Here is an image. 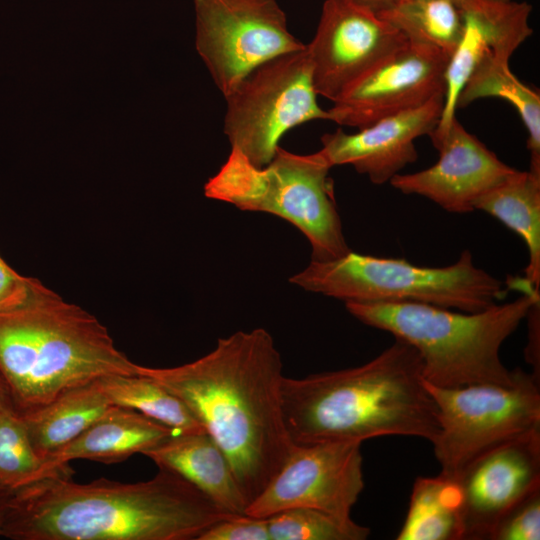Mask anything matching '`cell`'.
I'll list each match as a JSON object with an SVG mask.
<instances>
[{
    "label": "cell",
    "instance_id": "6da1fadb",
    "mask_svg": "<svg viewBox=\"0 0 540 540\" xmlns=\"http://www.w3.org/2000/svg\"><path fill=\"white\" fill-rule=\"evenodd\" d=\"M138 373L187 405L226 454L247 506L288 459L294 445L282 410V359L266 329L219 338L211 352L180 366L138 365Z\"/></svg>",
    "mask_w": 540,
    "mask_h": 540
},
{
    "label": "cell",
    "instance_id": "7a4b0ae2",
    "mask_svg": "<svg viewBox=\"0 0 540 540\" xmlns=\"http://www.w3.org/2000/svg\"><path fill=\"white\" fill-rule=\"evenodd\" d=\"M230 514L181 476L165 470L150 480L71 475L43 477L14 492L1 536L13 540H197Z\"/></svg>",
    "mask_w": 540,
    "mask_h": 540
},
{
    "label": "cell",
    "instance_id": "3957f363",
    "mask_svg": "<svg viewBox=\"0 0 540 540\" xmlns=\"http://www.w3.org/2000/svg\"><path fill=\"white\" fill-rule=\"evenodd\" d=\"M284 422L293 445L363 442L400 435L430 442L439 431L435 401L414 347L394 338L369 362L352 368L285 377Z\"/></svg>",
    "mask_w": 540,
    "mask_h": 540
},
{
    "label": "cell",
    "instance_id": "277c9868",
    "mask_svg": "<svg viewBox=\"0 0 540 540\" xmlns=\"http://www.w3.org/2000/svg\"><path fill=\"white\" fill-rule=\"evenodd\" d=\"M136 374L95 316L44 285L0 309V379L20 416L99 378Z\"/></svg>",
    "mask_w": 540,
    "mask_h": 540
},
{
    "label": "cell",
    "instance_id": "5b68a950",
    "mask_svg": "<svg viewBox=\"0 0 540 540\" xmlns=\"http://www.w3.org/2000/svg\"><path fill=\"white\" fill-rule=\"evenodd\" d=\"M511 302L477 312L422 303H345L363 324L386 331L416 349L426 382L442 388L511 384L515 369L500 357L504 341L540 303L539 291L524 289Z\"/></svg>",
    "mask_w": 540,
    "mask_h": 540
},
{
    "label": "cell",
    "instance_id": "8992f818",
    "mask_svg": "<svg viewBox=\"0 0 540 540\" xmlns=\"http://www.w3.org/2000/svg\"><path fill=\"white\" fill-rule=\"evenodd\" d=\"M331 168L320 150L297 154L279 146L267 165L256 167L231 148L204 193L243 211L286 220L307 238L312 261H329L351 250L337 210Z\"/></svg>",
    "mask_w": 540,
    "mask_h": 540
},
{
    "label": "cell",
    "instance_id": "52a82bcc",
    "mask_svg": "<svg viewBox=\"0 0 540 540\" xmlns=\"http://www.w3.org/2000/svg\"><path fill=\"white\" fill-rule=\"evenodd\" d=\"M289 281L345 303H422L477 312L502 300V281L477 267L470 251L444 267L414 265L352 250L329 261H312Z\"/></svg>",
    "mask_w": 540,
    "mask_h": 540
},
{
    "label": "cell",
    "instance_id": "ba28073f",
    "mask_svg": "<svg viewBox=\"0 0 540 540\" xmlns=\"http://www.w3.org/2000/svg\"><path fill=\"white\" fill-rule=\"evenodd\" d=\"M425 385L437 406L439 431L431 443L445 478L455 480L483 453L540 430V381L522 369L508 385Z\"/></svg>",
    "mask_w": 540,
    "mask_h": 540
},
{
    "label": "cell",
    "instance_id": "9c48e42d",
    "mask_svg": "<svg viewBox=\"0 0 540 540\" xmlns=\"http://www.w3.org/2000/svg\"><path fill=\"white\" fill-rule=\"evenodd\" d=\"M223 131L254 166L274 157L282 136L312 120H329L317 102L306 47L258 65L225 96Z\"/></svg>",
    "mask_w": 540,
    "mask_h": 540
},
{
    "label": "cell",
    "instance_id": "30bf717a",
    "mask_svg": "<svg viewBox=\"0 0 540 540\" xmlns=\"http://www.w3.org/2000/svg\"><path fill=\"white\" fill-rule=\"evenodd\" d=\"M196 49L225 97L255 67L306 44L276 0H194Z\"/></svg>",
    "mask_w": 540,
    "mask_h": 540
},
{
    "label": "cell",
    "instance_id": "8fae6325",
    "mask_svg": "<svg viewBox=\"0 0 540 540\" xmlns=\"http://www.w3.org/2000/svg\"><path fill=\"white\" fill-rule=\"evenodd\" d=\"M361 444L294 445L282 468L247 506L245 514L267 518L282 510L306 507L350 519L364 488Z\"/></svg>",
    "mask_w": 540,
    "mask_h": 540
},
{
    "label": "cell",
    "instance_id": "7c38bea8",
    "mask_svg": "<svg viewBox=\"0 0 540 540\" xmlns=\"http://www.w3.org/2000/svg\"><path fill=\"white\" fill-rule=\"evenodd\" d=\"M449 59L434 47L407 41L358 76L332 101L329 121L361 129L445 94Z\"/></svg>",
    "mask_w": 540,
    "mask_h": 540
},
{
    "label": "cell",
    "instance_id": "4fadbf2b",
    "mask_svg": "<svg viewBox=\"0 0 540 540\" xmlns=\"http://www.w3.org/2000/svg\"><path fill=\"white\" fill-rule=\"evenodd\" d=\"M407 38L378 12L354 0H326L307 50L317 95L333 101L352 81Z\"/></svg>",
    "mask_w": 540,
    "mask_h": 540
},
{
    "label": "cell",
    "instance_id": "5bb4252c",
    "mask_svg": "<svg viewBox=\"0 0 540 540\" xmlns=\"http://www.w3.org/2000/svg\"><path fill=\"white\" fill-rule=\"evenodd\" d=\"M455 481L460 493L462 540H488L503 514L540 487V430L483 453Z\"/></svg>",
    "mask_w": 540,
    "mask_h": 540
},
{
    "label": "cell",
    "instance_id": "9a60e30c",
    "mask_svg": "<svg viewBox=\"0 0 540 540\" xmlns=\"http://www.w3.org/2000/svg\"><path fill=\"white\" fill-rule=\"evenodd\" d=\"M433 146L438 161L424 170L397 174L389 183L407 195H419L445 211L466 214L486 191L515 172L457 120Z\"/></svg>",
    "mask_w": 540,
    "mask_h": 540
},
{
    "label": "cell",
    "instance_id": "2e32d148",
    "mask_svg": "<svg viewBox=\"0 0 540 540\" xmlns=\"http://www.w3.org/2000/svg\"><path fill=\"white\" fill-rule=\"evenodd\" d=\"M444 94L425 104L382 118L358 132L337 129L321 137V153L333 166L351 165L376 185L389 182L418 158L415 140L429 135L437 126Z\"/></svg>",
    "mask_w": 540,
    "mask_h": 540
},
{
    "label": "cell",
    "instance_id": "e0dca14e",
    "mask_svg": "<svg viewBox=\"0 0 540 540\" xmlns=\"http://www.w3.org/2000/svg\"><path fill=\"white\" fill-rule=\"evenodd\" d=\"M461 39L450 56L445 72L441 117L428 135L439 140L456 118L458 96L476 66L492 56L510 58L532 34L531 5L511 0H464Z\"/></svg>",
    "mask_w": 540,
    "mask_h": 540
},
{
    "label": "cell",
    "instance_id": "ac0fdd59",
    "mask_svg": "<svg viewBox=\"0 0 540 540\" xmlns=\"http://www.w3.org/2000/svg\"><path fill=\"white\" fill-rule=\"evenodd\" d=\"M175 433L136 410L113 406L73 441L43 460V477L72 475L69 463L75 459L120 462L135 453L142 454Z\"/></svg>",
    "mask_w": 540,
    "mask_h": 540
},
{
    "label": "cell",
    "instance_id": "d6986e66",
    "mask_svg": "<svg viewBox=\"0 0 540 540\" xmlns=\"http://www.w3.org/2000/svg\"><path fill=\"white\" fill-rule=\"evenodd\" d=\"M142 454L159 469L181 476L224 511L245 514L247 502L232 466L206 431L175 433Z\"/></svg>",
    "mask_w": 540,
    "mask_h": 540
},
{
    "label": "cell",
    "instance_id": "ffe728a7",
    "mask_svg": "<svg viewBox=\"0 0 540 540\" xmlns=\"http://www.w3.org/2000/svg\"><path fill=\"white\" fill-rule=\"evenodd\" d=\"M113 406L96 380L69 389L21 417L36 454L44 460L73 441Z\"/></svg>",
    "mask_w": 540,
    "mask_h": 540
},
{
    "label": "cell",
    "instance_id": "44dd1931",
    "mask_svg": "<svg viewBox=\"0 0 540 540\" xmlns=\"http://www.w3.org/2000/svg\"><path fill=\"white\" fill-rule=\"evenodd\" d=\"M481 210L517 233L528 250L523 281L533 290L540 286V176L515 170L474 202Z\"/></svg>",
    "mask_w": 540,
    "mask_h": 540
},
{
    "label": "cell",
    "instance_id": "7402d4cb",
    "mask_svg": "<svg viewBox=\"0 0 540 540\" xmlns=\"http://www.w3.org/2000/svg\"><path fill=\"white\" fill-rule=\"evenodd\" d=\"M509 59L492 56L482 60L464 84L457 109L486 97L509 102L517 110L528 133L529 171L540 176V95L512 73Z\"/></svg>",
    "mask_w": 540,
    "mask_h": 540
},
{
    "label": "cell",
    "instance_id": "603a6c76",
    "mask_svg": "<svg viewBox=\"0 0 540 540\" xmlns=\"http://www.w3.org/2000/svg\"><path fill=\"white\" fill-rule=\"evenodd\" d=\"M397 540H462L460 493L455 480L416 478Z\"/></svg>",
    "mask_w": 540,
    "mask_h": 540
},
{
    "label": "cell",
    "instance_id": "cb8c5ba5",
    "mask_svg": "<svg viewBox=\"0 0 540 540\" xmlns=\"http://www.w3.org/2000/svg\"><path fill=\"white\" fill-rule=\"evenodd\" d=\"M458 0H396L378 14L410 42L451 56L462 35L463 10Z\"/></svg>",
    "mask_w": 540,
    "mask_h": 540
},
{
    "label": "cell",
    "instance_id": "d4e9b609",
    "mask_svg": "<svg viewBox=\"0 0 540 540\" xmlns=\"http://www.w3.org/2000/svg\"><path fill=\"white\" fill-rule=\"evenodd\" d=\"M98 382L114 406L136 410L177 433L205 431L187 405L150 376L112 375Z\"/></svg>",
    "mask_w": 540,
    "mask_h": 540
},
{
    "label": "cell",
    "instance_id": "484cf974",
    "mask_svg": "<svg viewBox=\"0 0 540 540\" xmlns=\"http://www.w3.org/2000/svg\"><path fill=\"white\" fill-rule=\"evenodd\" d=\"M270 540H364L370 529L350 519L306 507L267 517Z\"/></svg>",
    "mask_w": 540,
    "mask_h": 540
},
{
    "label": "cell",
    "instance_id": "4316f807",
    "mask_svg": "<svg viewBox=\"0 0 540 540\" xmlns=\"http://www.w3.org/2000/svg\"><path fill=\"white\" fill-rule=\"evenodd\" d=\"M43 477L23 418L12 408L0 410V489L15 492Z\"/></svg>",
    "mask_w": 540,
    "mask_h": 540
},
{
    "label": "cell",
    "instance_id": "83f0119b",
    "mask_svg": "<svg viewBox=\"0 0 540 540\" xmlns=\"http://www.w3.org/2000/svg\"><path fill=\"white\" fill-rule=\"evenodd\" d=\"M540 539V487L514 504L493 527L488 540Z\"/></svg>",
    "mask_w": 540,
    "mask_h": 540
},
{
    "label": "cell",
    "instance_id": "f1b7e54d",
    "mask_svg": "<svg viewBox=\"0 0 540 540\" xmlns=\"http://www.w3.org/2000/svg\"><path fill=\"white\" fill-rule=\"evenodd\" d=\"M197 540H270L267 518L233 515L212 524Z\"/></svg>",
    "mask_w": 540,
    "mask_h": 540
},
{
    "label": "cell",
    "instance_id": "f546056e",
    "mask_svg": "<svg viewBox=\"0 0 540 540\" xmlns=\"http://www.w3.org/2000/svg\"><path fill=\"white\" fill-rule=\"evenodd\" d=\"M42 285L35 278L17 273L0 256V309L23 303Z\"/></svg>",
    "mask_w": 540,
    "mask_h": 540
},
{
    "label": "cell",
    "instance_id": "4dcf8cb0",
    "mask_svg": "<svg viewBox=\"0 0 540 540\" xmlns=\"http://www.w3.org/2000/svg\"><path fill=\"white\" fill-rule=\"evenodd\" d=\"M14 492L0 489V536L2 533V526L7 509L8 502Z\"/></svg>",
    "mask_w": 540,
    "mask_h": 540
},
{
    "label": "cell",
    "instance_id": "1f68e13d",
    "mask_svg": "<svg viewBox=\"0 0 540 540\" xmlns=\"http://www.w3.org/2000/svg\"><path fill=\"white\" fill-rule=\"evenodd\" d=\"M358 3H361V4H364V5H367L373 9H375L376 11H379L381 9H384L388 6H390L391 4H393L396 0H354Z\"/></svg>",
    "mask_w": 540,
    "mask_h": 540
},
{
    "label": "cell",
    "instance_id": "d6a6232c",
    "mask_svg": "<svg viewBox=\"0 0 540 540\" xmlns=\"http://www.w3.org/2000/svg\"><path fill=\"white\" fill-rule=\"evenodd\" d=\"M6 407H12V405L0 379V410Z\"/></svg>",
    "mask_w": 540,
    "mask_h": 540
},
{
    "label": "cell",
    "instance_id": "836d02e7",
    "mask_svg": "<svg viewBox=\"0 0 540 540\" xmlns=\"http://www.w3.org/2000/svg\"><path fill=\"white\" fill-rule=\"evenodd\" d=\"M458 1L463 2L464 0H458Z\"/></svg>",
    "mask_w": 540,
    "mask_h": 540
}]
</instances>
